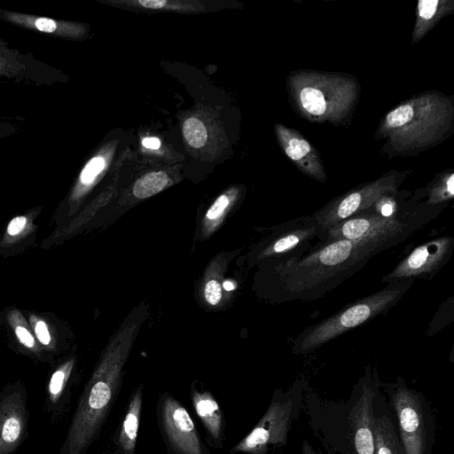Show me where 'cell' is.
<instances>
[{
    "mask_svg": "<svg viewBox=\"0 0 454 454\" xmlns=\"http://www.w3.org/2000/svg\"><path fill=\"white\" fill-rule=\"evenodd\" d=\"M387 248L369 239L319 243L300 258L279 262L278 294L285 301H316Z\"/></svg>",
    "mask_w": 454,
    "mask_h": 454,
    "instance_id": "cell-1",
    "label": "cell"
},
{
    "mask_svg": "<svg viewBox=\"0 0 454 454\" xmlns=\"http://www.w3.org/2000/svg\"><path fill=\"white\" fill-rule=\"evenodd\" d=\"M452 100L437 91L418 94L383 118L379 134L397 152L411 151L442 140L452 127Z\"/></svg>",
    "mask_w": 454,
    "mask_h": 454,
    "instance_id": "cell-2",
    "label": "cell"
},
{
    "mask_svg": "<svg viewBox=\"0 0 454 454\" xmlns=\"http://www.w3.org/2000/svg\"><path fill=\"white\" fill-rule=\"evenodd\" d=\"M286 81L297 111L313 122L340 123L358 102L359 84L348 74L299 70Z\"/></svg>",
    "mask_w": 454,
    "mask_h": 454,
    "instance_id": "cell-3",
    "label": "cell"
},
{
    "mask_svg": "<svg viewBox=\"0 0 454 454\" xmlns=\"http://www.w3.org/2000/svg\"><path fill=\"white\" fill-rule=\"evenodd\" d=\"M413 283L401 280L378 292L347 304L331 317L308 326L294 340V353L313 351L344 333L352 330L376 317L385 314L395 306Z\"/></svg>",
    "mask_w": 454,
    "mask_h": 454,
    "instance_id": "cell-4",
    "label": "cell"
},
{
    "mask_svg": "<svg viewBox=\"0 0 454 454\" xmlns=\"http://www.w3.org/2000/svg\"><path fill=\"white\" fill-rule=\"evenodd\" d=\"M117 370H100L82 394L59 454H86L98 439L115 403L120 386Z\"/></svg>",
    "mask_w": 454,
    "mask_h": 454,
    "instance_id": "cell-5",
    "label": "cell"
},
{
    "mask_svg": "<svg viewBox=\"0 0 454 454\" xmlns=\"http://www.w3.org/2000/svg\"><path fill=\"white\" fill-rule=\"evenodd\" d=\"M432 215H419V211L400 213L397 209L391 215L385 216L373 207L329 229L320 243L369 239L390 247L427 224Z\"/></svg>",
    "mask_w": 454,
    "mask_h": 454,
    "instance_id": "cell-6",
    "label": "cell"
},
{
    "mask_svg": "<svg viewBox=\"0 0 454 454\" xmlns=\"http://www.w3.org/2000/svg\"><path fill=\"white\" fill-rule=\"evenodd\" d=\"M401 180L396 173L387 174L333 199L313 214L321 231V241L334 225L373 207L382 199L395 195Z\"/></svg>",
    "mask_w": 454,
    "mask_h": 454,
    "instance_id": "cell-7",
    "label": "cell"
},
{
    "mask_svg": "<svg viewBox=\"0 0 454 454\" xmlns=\"http://www.w3.org/2000/svg\"><path fill=\"white\" fill-rule=\"evenodd\" d=\"M160 434L171 454H210L184 406L171 394H160L156 404Z\"/></svg>",
    "mask_w": 454,
    "mask_h": 454,
    "instance_id": "cell-8",
    "label": "cell"
},
{
    "mask_svg": "<svg viewBox=\"0 0 454 454\" xmlns=\"http://www.w3.org/2000/svg\"><path fill=\"white\" fill-rule=\"evenodd\" d=\"M391 402L404 454H428L429 422L423 398L415 390L398 385L391 392Z\"/></svg>",
    "mask_w": 454,
    "mask_h": 454,
    "instance_id": "cell-9",
    "label": "cell"
},
{
    "mask_svg": "<svg viewBox=\"0 0 454 454\" xmlns=\"http://www.w3.org/2000/svg\"><path fill=\"white\" fill-rule=\"evenodd\" d=\"M454 249L450 236L431 239L413 249L380 282L390 284L405 279H430L449 262Z\"/></svg>",
    "mask_w": 454,
    "mask_h": 454,
    "instance_id": "cell-10",
    "label": "cell"
},
{
    "mask_svg": "<svg viewBox=\"0 0 454 454\" xmlns=\"http://www.w3.org/2000/svg\"><path fill=\"white\" fill-rule=\"evenodd\" d=\"M292 408L290 400L272 401L256 426L230 452L264 454L270 446L284 443L290 426Z\"/></svg>",
    "mask_w": 454,
    "mask_h": 454,
    "instance_id": "cell-11",
    "label": "cell"
},
{
    "mask_svg": "<svg viewBox=\"0 0 454 454\" xmlns=\"http://www.w3.org/2000/svg\"><path fill=\"white\" fill-rule=\"evenodd\" d=\"M278 142L290 160L306 176L325 182L327 176L317 151L298 131L276 124Z\"/></svg>",
    "mask_w": 454,
    "mask_h": 454,
    "instance_id": "cell-12",
    "label": "cell"
},
{
    "mask_svg": "<svg viewBox=\"0 0 454 454\" xmlns=\"http://www.w3.org/2000/svg\"><path fill=\"white\" fill-rule=\"evenodd\" d=\"M27 421L26 394L6 392L0 395V454L12 453L20 443Z\"/></svg>",
    "mask_w": 454,
    "mask_h": 454,
    "instance_id": "cell-13",
    "label": "cell"
},
{
    "mask_svg": "<svg viewBox=\"0 0 454 454\" xmlns=\"http://www.w3.org/2000/svg\"><path fill=\"white\" fill-rule=\"evenodd\" d=\"M374 397V390L371 387L364 386L359 398L350 411L349 454H375Z\"/></svg>",
    "mask_w": 454,
    "mask_h": 454,
    "instance_id": "cell-14",
    "label": "cell"
},
{
    "mask_svg": "<svg viewBox=\"0 0 454 454\" xmlns=\"http://www.w3.org/2000/svg\"><path fill=\"white\" fill-rule=\"evenodd\" d=\"M191 400L194 411L201 421L214 448L224 447V417L222 409L208 391L192 388Z\"/></svg>",
    "mask_w": 454,
    "mask_h": 454,
    "instance_id": "cell-15",
    "label": "cell"
},
{
    "mask_svg": "<svg viewBox=\"0 0 454 454\" xmlns=\"http://www.w3.org/2000/svg\"><path fill=\"white\" fill-rule=\"evenodd\" d=\"M143 390L137 388L130 395L128 407L114 439V454H135L143 405Z\"/></svg>",
    "mask_w": 454,
    "mask_h": 454,
    "instance_id": "cell-16",
    "label": "cell"
},
{
    "mask_svg": "<svg viewBox=\"0 0 454 454\" xmlns=\"http://www.w3.org/2000/svg\"><path fill=\"white\" fill-rule=\"evenodd\" d=\"M454 9L453 0H420L417 4L416 21L411 43H419L441 19Z\"/></svg>",
    "mask_w": 454,
    "mask_h": 454,
    "instance_id": "cell-17",
    "label": "cell"
},
{
    "mask_svg": "<svg viewBox=\"0 0 454 454\" xmlns=\"http://www.w3.org/2000/svg\"><path fill=\"white\" fill-rule=\"evenodd\" d=\"M373 430L375 454H404L394 425L387 416L375 417Z\"/></svg>",
    "mask_w": 454,
    "mask_h": 454,
    "instance_id": "cell-18",
    "label": "cell"
},
{
    "mask_svg": "<svg viewBox=\"0 0 454 454\" xmlns=\"http://www.w3.org/2000/svg\"><path fill=\"white\" fill-rule=\"evenodd\" d=\"M168 176L163 171L150 172L140 177L133 186V194L145 199L160 192L168 184Z\"/></svg>",
    "mask_w": 454,
    "mask_h": 454,
    "instance_id": "cell-19",
    "label": "cell"
},
{
    "mask_svg": "<svg viewBox=\"0 0 454 454\" xmlns=\"http://www.w3.org/2000/svg\"><path fill=\"white\" fill-rule=\"evenodd\" d=\"M454 196V175L452 172L446 173L431 188L427 205L436 206L445 202Z\"/></svg>",
    "mask_w": 454,
    "mask_h": 454,
    "instance_id": "cell-20",
    "label": "cell"
},
{
    "mask_svg": "<svg viewBox=\"0 0 454 454\" xmlns=\"http://www.w3.org/2000/svg\"><path fill=\"white\" fill-rule=\"evenodd\" d=\"M183 133L187 143L194 147H202L207 138V133L203 122L194 117L188 118L183 125Z\"/></svg>",
    "mask_w": 454,
    "mask_h": 454,
    "instance_id": "cell-21",
    "label": "cell"
},
{
    "mask_svg": "<svg viewBox=\"0 0 454 454\" xmlns=\"http://www.w3.org/2000/svg\"><path fill=\"white\" fill-rule=\"evenodd\" d=\"M67 372L61 368L53 372L49 382V399L52 404L58 402L64 390Z\"/></svg>",
    "mask_w": 454,
    "mask_h": 454,
    "instance_id": "cell-22",
    "label": "cell"
},
{
    "mask_svg": "<svg viewBox=\"0 0 454 454\" xmlns=\"http://www.w3.org/2000/svg\"><path fill=\"white\" fill-rule=\"evenodd\" d=\"M106 161L101 156L92 158L83 168L80 175V181L83 184H90L93 182L95 177L105 168Z\"/></svg>",
    "mask_w": 454,
    "mask_h": 454,
    "instance_id": "cell-23",
    "label": "cell"
},
{
    "mask_svg": "<svg viewBox=\"0 0 454 454\" xmlns=\"http://www.w3.org/2000/svg\"><path fill=\"white\" fill-rule=\"evenodd\" d=\"M27 22L37 30L45 33H54L59 30V23L48 18H27Z\"/></svg>",
    "mask_w": 454,
    "mask_h": 454,
    "instance_id": "cell-24",
    "label": "cell"
},
{
    "mask_svg": "<svg viewBox=\"0 0 454 454\" xmlns=\"http://www.w3.org/2000/svg\"><path fill=\"white\" fill-rule=\"evenodd\" d=\"M205 299L211 305H216L222 298V286L215 279L209 280L204 290Z\"/></svg>",
    "mask_w": 454,
    "mask_h": 454,
    "instance_id": "cell-25",
    "label": "cell"
},
{
    "mask_svg": "<svg viewBox=\"0 0 454 454\" xmlns=\"http://www.w3.org/2000/svg\"><path fill=\"white\" fill-rule=\"evenodd\" d=\"M229 205V199L226 195L219 196L207 212V218L215 220L219 217Z\"/></svg>",
    "mask_w": 454,
    "mask_h": 454,
    "instance_id": "cell-26",
    "label": "cell"
},
{
    "mask_svg": "<svg viewBox=\"0 0 454 454\" xmlns=\"http://www.w3.org/2000/svg\"><path fill=\"white\" fill-rule=\"evenodd\" d=\"M34 330H35V336L41 344L45 345V346L50 344L51 338V334H50L48 326L44 321L38 320L35 324Z\"/></svg>",
    "mask_w": 454,
    "mask_h": 454,
    "instance_id": "cell-27",
    "label": "cell"
},
{
    "mask_svg": "<svg viewBox=\"0 0 454 454\" xmlns=\"http://www.w3.org/2000/svg\"><path fill=\"white\" fill-rule=\"evenodd\" d=\"M19 341L26 348H31L35 346V339L31 333L24 326L18 325L14 329Z\"/></svg>",
    "mask_w": 454,
    "mask_h": 454,
    "instance_id": "cell-28",
    "label": "cell"
},
{
    "mask_svg": "<svg viewBox=\"0 0 454 454\" xmlns=\"http://www.w3.org/2000/svg\"><path fill=\"white\" fill-rule=\"evenodd\" d=\"M27 225V218L25 216L20 215L12 218L7 226V233L10 236L19 235L23 231Z\"/></svg>",
    "mask_w": 454,
    "mask_h": 454,
    "instance_id": "cell-29",
    "label": "cell"
},
{
    "mask_svg": "<svg viewBox=\"0 0 454 454\" xmlns=\"http://www.w3.org/2000/svg\"><path fill=\"white\" fill-rule=\"evenodd\" d=\"M138 4L145 8L149 9H160L167 4L165 0H140Z\"/></svg>",
    "mask_w": 454,
    "mask_h": 454,
    "instance_id": "cell-30",
    "label": "cell"
},
{
    "mask_svg": "<svg viewBox=\"0 0 454 454\" xmlns=\"http://www.w3.org/2000/svg\"><path fill=\"white\" fill-rule=\"evenodd\" d=\"M142 144L145 147L156 150L160 146V141L157 137H145L143 139Z\"/></svg>",
    "mask_w": 454,
    "mask_h": 454,
    "instance_id": "cell-31",
    "label": "cell"
},
{
    "mask_svg": "<svg viewBox=\"0 0 454 454\" xmlns=\"http://www.w3.org/2000/svg\"><path fill=\"white\" fill-rule=\"evenodd\" d=\"M302 454H317L309 443L306 441L302 444Z\"/></svg>",
    "mask_w": 454,
    "mask_h": 454,
    "instance_id": "cell-32",
    "label": "cell"
},
{
    "mask_svg": "<svg viewBox=\"0 0 454 454\" xmlns=\"http://www.w3.org/2000/svg\"><path fill=\"white\" fill-rule=\"evenodd\" d=\"M223 287H224L225 290L230 291V290H232L234 288V286H233V284L231 281H225L223 283Z\"/></svg>",
    "mask_w": 454,
    "mask_h": 454,
    "instance_id": "cell-33",
    "label": "cell"
}]
</instances>
